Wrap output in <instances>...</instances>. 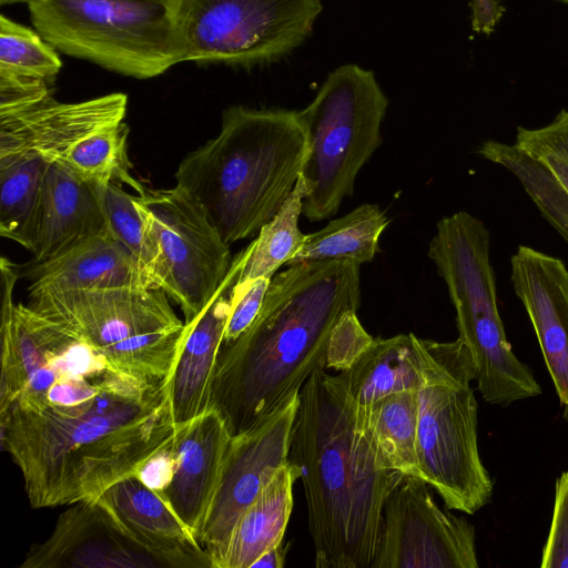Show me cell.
I'll return each instance as SVG.
<instances>
[{
    "mask_svg": "<svg viewBox=\"0 0 568 568\" xmlns=\"http://www.w3.org/2000/svg\"><path fill=\"white\" fill-rule=\"evenodd\" d=\"M388 219L377 204L365 203L323 229L306 234L301 250L286 263L352 261L372 262Z\"/></svg>",
    "mask_w": 568,
    "mask_h": 568,
    "instance_id": "484cf974",
    "label": "cell"
},
{
    "mask_svg": "<svg viewBox=\"0 0 568 568\" xmlns=\"http://www.w3.org/2000/svg\"><path fill=\"white\" fill-rule=\"evenodd\" d=\"M129 126L120 122L98 130L77 142L61 161L93 184L124 183L143 194L145 187L135 180L128 156Z\"/></svg>",
    "mask_w": 568,
    "mask_h": 568,
    "instance_id": "f1b7e54d",
    "label": "cell"
},
{
    "mask_svg": "<svg viewBox=\"0 0 568 568\" xmlns=\"http://www.w3.org/2000/svg\"><path fill=\"white\" fill-rule=\"evenodd\" d=\"M557 1H560V2H564V3L568 4V0H557Z\"/></svg>",
    "mask_w": 568,
    "mask_h": 568,
    "instance_id": "f35d334b",
    "label": "cell"
},
{
    "mask_svg": "<svg viewBox=\"0 0 568 568\" xmlns=\"http://www.w3.org/2000/svg\"><path fill=\"white\" fill-rule=\"evenodd\" d=\"M300 405V392L232 436L219 485L199 536L210 555L212 568L223 555L244 511L290 460L293 425Z\"/></svg>",
    "mask_w": 568,
    "mask_h": 568,
    "instance_id": "4fadbf2b",
    "label": "cell"
},
{
    "mask_svg": "<svg viewBox=\"0 0 568 568\" xmlns=\"http://www.w3.org/2000/svg\"><path fill=\"white\" fill-rule=\"evenodd\" d=\"M540 567L568 568V470L556 481L552 519Z\"/></svg>",
    "mask_w": 568,
    "mask_h": 568,
    "instance_id": "836d02e7",
    "label": "cell"
},
{
    "mask_svg": "<svg viewBox=\"0 0 568 568\" xmlns=\"http://www.w3.org/2000/svg\"><path fill=\"white\" fill-rule=\"evenodd\" d=\"M21 568H165L138 544L100 498L72 504Z\"/></svg>",
    "mask_w": 568,
    "mask_h": 568,
    "instance_id": "5bb4252c",
    "label": "cell"
},
{
    "mask_svg": "<svg viewBox=\"0 0 568 568\" xmlns=\"http://www.w3.org/2000/svg\"><path fill=\"white\" fill-rule=\"evenodd\" d=\"M160 246L156 286L175 301L190 323L226 277L232 256L202 206L183 189L150 190L136 195Z\"/></svg>",
    "mask_w": 568,
    "mask_h": 568,
    "instance_id": "8fae6325",
    "label": "cell"
},
{
    "mask_svg": "<svg viewBox=\"0 0 568 568\" xmlns=\"http://www.w3.org/2000/svg\"><path fill=\"white\" fill-rule=\"evenodd\" d=\"M374 337L361 324L357 312L345 313L334 326L325 353V368L348 369L369 347Z\"/></svg>",
    "mask_w": 568,
    "mask_h": 568,
    "instance_id": "1f68e13d",
    "label": "cell"
},
{
    "mask_svg": "<svg viewBox=\"0 0 568 568\" xmlns=\"http://www.w3.org/2000/svg\"><path fill=\"white\" fill-rule=\"evenodd\" d=\"M29 1L30 0H0V4L6 6V4H13V3H22V2L28 3Z\"/></svg>",
    "mask_w": 568,
    "mask_h": 568,
    "instance_id": "74e56055",
    "label": "cell"
},
{
    "mask_svg": "<svg viewBox=\"0 0 568 568\" xmlns=\"http://www.w3.org/2000/svg\"><path fill=\"white\" fill-rule=\"evenodd\" d=\"M428 484L403 476L383 509L379 544L369 568H477L475 529L442 510Z\"/></svg>",
    "mask_w": 568,
    "mask_h": 568,
    "instance_id": "7c38bea8",
    "label": "cell"
},
{
    "mask_svg": "<svg viewBox=\"0 0 568 568\" xmlns=\"http://www.w3.org/2000/svg\"><path fill=\"white\" fill-rule=\"evenodd\" d=\"M128 97L113 92L81 102H59L53 95L0 115V158L36 153L61 160L77 142L122 122Z\"/></svg>",
    "mask_w": 568,
    "mask_h": 568,
    "instance_id": "2e32d148",
    "label": "cell"
},
{
    "mask_svg": "<svg viewBox=\"0 0 568 568\" xmlns=\"http://www.w3.org/2000/svg\"><path fill=\"white\" fill-rule=\"evenodd\" d=\"M99 498L165 568H212L210 555L195 535L141 475L115 483Z\"/></svg>",
    "mask_w": 568,
    "mask_h": 568,
    "instance_id": "d6986e66",
    "label": "cell"
},
{
    "mask_svg": "<svg viewBox=\"0 0 568 568\" xmlns=\"http://www.w3.org/2000/svg\"><path fill=\"white\" fill-rule=\"evenodd\" d=\"M49 162L36 153L0 158V235L27 250Z\"/></svg>",
    "mask_w": 568,
    "mask_h": 568,
    "instance_id": "4316f807",
    "label": "cell"
},
{
    "mask_svg": "<svg viewBox=\"0 0 568 568\" xmlns=\"http://www.w3.org/2000/svg\"><path fill=\"white\" fill-rule=\"evenodd\" d=\"M53 95V83L0 73V115L30 106Z\"/></svg>",
    "mask_w": 568,
    "mask_h": 568,
    "instance_id": "e575fe53",
    "label": "cell"
},
{
    "mask_svg": "<svg viewBox=\"0 0 568 568\" xmlns=\"http://www.w3.org/2000/svg\"><path fill=\"white\" fill-rule=\"evenodd\" d=\"M306 138L297 111L233 105L219 134L181 161L176 185L231 245L270 222L302 171Z\"/></svg>",
    "mask_w": 568,
    "mask_h": 568,
    "instance_id": "277c9868",
    "label": "cell"
},
{
    "mask_svg": "<svg viewBox=\"0 0 568 568\" xmlns=\"http://www.w3.org/2000/svg\"><path fill=\"white\" fill-rule=\"evenodd\" d=\"M304 196L305 186L300 176L281 210L260 230L257 237L240 252L242 265L236 283L257 277L272 278L301 250L306 236L298 227Z\"/></svg>",
    "mask_w": 568,
    "mask_h": 568,
    "instance_id": "83f0119b",
    "label": "cell"
},
{
    "mask_svg": "<svg viewBox=\"0 0 568 568\" xmlns=\"http://www.w3.org/2000/svg\"><path fill=\"white\" fill-rule=\"evenodd\" d=\"M271 280L272 278L267 277H257L233 285L230 295L231 306L223 344L235 341L256 318L263 305Z\"/></svg>",
    "mask_w": 568,
    "mask_h": 568,
    "instance_id": "d6a6232c",
    "label": "cell"
},
{
    "mask_svg": "<svg viewBox=\"0 0 568 568\" xmlns=\"http://www.w3.org/2000/svg\"><path fill=\"white\" fill-rule=\"evenodd\" d=\"M287 554V546H283V542L268 549L262 554L258 559L253 564V567H271L282 568L285 565V558Z\"/></svg>",
    "mask_w": 568,
    "mask_h": 568,
    "instance_id": "8d00e7d4",
    "label": "cell"
},
{
    "mask_svg": "<svg viewBox=\"0 0 568 568\" xmlns=\"http://www.w3.org/2000/svg\"><path fill=\"white\" fill-rule=\"evenodd\" d=\"M175 432L171 376L148 383L112 368L85 402L19 398L0 413L1 448L19 467L36 509L95 499L142 475Z\"/></svg>",
    "mask_w": 568,
    "mask_h": 568,
    "instance_id": "6da1fadb",
    "label": "cell"
},
{
    "mask_svg": "<svg viewBox=\"0 0 568 568\" xmlns=\"http://www.w3.org/2000/svg\"><path fill=\"white\" fill-rule=\"evenodd\" d=\"M124 286L155 288L131 253L108 230L37 263L29 292Z\"/></svg>",
    "mask_w": 568,
    "mask_h": 568,
    "instance_id": "7402d4cb",
    "label": "cell"
},
{
    "mask_svg": "<svg viewBox=\"0 0 568 568\" xmlns=\"http://www.w3.org/2000/svg\"><path fill=\"white\" fill-rule=\"evenodd\" d=\"M241 265L239 253L209 303L190 323H184L182 345L171 374V403L176 426L210 408L212 381L230 314L231 290Z\"/></svg>",
    "mask_w": 568,
    "mask_h": 568,
    "instance_id": "ffe728a7",
    "label": "cell"
},
{
    "mask_svg": "<svg viewBox=\"0 0 568 568\" xmlns=\"http://www.w3.org/2000/svg\"><path fill=\"white\" fill-rule=\"evenodd\" d=\"M29 297L32 310L92 349L110 368L148 383L172 374L184 323L163 288L52 291Z\"/></svg>",
    "mask_w": 568,
    "mask_h": 568,
    "instance_id": "52a82bcc",
    "label": "cell"
},
{
    "mask_svg": "<svg viewBox=\"0 0 568 568\" xmlns=\"http://www.w3.org/2000/svg\"><path fill=\"white\" fill-rule=\"evenodd\" d=\"M511 283L568 420V270L561 260L520 245L511 256Z\"/></svg>",
    "mask_w": 568,
    "mask_h": 568,
    "instance_id": "ac0fdd59",
    "label": "cell"
},
{
    "mask_svg": "<svg viewBox=\"0 0 568 568\" xmlns=\"http://www.w3.org/2000/svg\"><path fill=\"white\" fill-rule=\"evenodd\" d=\"M290 460L300 470L317 568H369L386 499L384 469L339 374L316 369L300 392Z\"/></svg>",
    "mask_w": 568,
    "mask_h": 568,
    "instance_id": "3957f363",
    "label": "cell"
},
{
    "mask_svg": "<svg viewBox=\"0 0 568 568\" xmlns=\"http://www.w3.org/2000/svg\"><path fill=\"white\" fill-rule=\"evenodd\" d=\"M182 62L253 67L300 47L321 0H174Z\"/></svg>",
    "mask_w": 568,
    "mask_h": 568,
    "instance_id": "30bf717a",
    "label": "cell"
},
{
    "mask_svg": "<svg viewBox=\"0 0 568 568\" xmlns=\"http://www.w3.org/2000/svg\"><path fill=\"white\" fill-rule=\"evenodd\" d=\"M232 435L223 416L209 408L176 426L164 453V480L154 489L181 521L200 532L213 501ZM153 488V487H152Z\"/></svg>",
    "mask_w": 568,
    "mask_h": 568,
    "instance_id": "9a60e30c",
    "label": "cell"
},
{
    "mask_svg": "<svg viewBox=\"0 0 568 568\" xmlns=\"http://www.w3.org/2000/svg\"><path fill=\"white\" fill-rule=\"evenodd\" d=\"M414 343L420 375V478L442 497L447 510L475 514L490 501L494 485L478 449L471 356L459 338L436 342L414 334Z\"/></svg>",
    "mask_w": 568,
    "mask_h": 568,
    "instance_id": "5b68a950",
    "label": "cell"
},
{
    "mask_svg": "<svg viewBox=\"0 0 568 568\" xmlns=\"http://www.w3.org/2000/svg\"><path fill=\"white\" fill-rule=\"evenodd\" d=\"M110 233L131 253L154 287L160 246L151 223L136 203V195L118 183L95 184Z\"/></svg>",
    "mask_w": 568,
    "mask_h": 568,
    "instance_id": "f546056e",
    "label": "cell"
},
{
    "mask_svg": "<svg viewBox=\"0 0 568 568\" xmlns=\"http://www.w3.org/2000/svg\"><path fill=\"white\" fill-rule=\"evenodd\" d=\"M338 374L348 395L359 407L394 393L417 390L420 375L414 334L374 338L359 358Z\"/></svg>",
    "mask_w": 568,
    "mask_h": 568,
    "instance_id": "cb8c5ba5",
    "label": "cell"
},
{
    "mask_svg": "<svg viewBox=\"0 0 568 568\" xmlns=\"http://www.w3.org/2000/svg\"><path fill=\"white\" fill-rule=\"evenodd\" d=\"M387 105L374 72L347 63L332 71L313 101L297 111L306 138L302 214L310 222L333 216L353 195L356 175L381 144Z\"/></svg>",
    "mask_w": 568,
    "mask_h": 568,
    "instance_id": "ba28073f",
    "label": "cell"
},
{
    "mask_svg": "<svg viewBox=\"0 0 568 568\" xmlns=\"http://www.w3.org/2000/svg\"><path fill=\"white\" fill-rule=\"evenodd\" d=\"M355 407L381 466L402 476L420 478L417 390L394 393L368 406Z\"/></svg>",
    "mask_w": 568,
    "mask_h": 568,
    "instance_id": "d4e9b609",
    "label": "cell"
},
{
    "mask_svg": "<svg viewBox=\"0 0 568 568\" xmlns=\"http://www.w3.org/2000/svg\"><path fill=\"white\" fill-rule=\"evenodd\" d=\"M428 256L446 283L458 338L471 356L483 399L506 407L540 395L532 372L517 358L506 337L484 223L465 211L443 217Z\"/></svg>",
    "mask_w": 568,
    "mask_h": 568,
    "instance_id": "8992f818",
    "label": "cell"
},
{
    "mask_svg": "<svg viewBox=\"0 0 568 568\" xmlns=\"http://www.w3.org/2000/svg\"><path fill=\"white\" fill-rule=\"evenodd\" d=\"M471 27L476 32L489 36L505 12L499 0H471Z\"/></svg>",
    "mask_w": 568,
    "mask_h": 568,
    "instance_id": "d590c367",
    "label": "cell"
},
{
    "mask_svg": "<svg viewBox=\"0 0 568 568\" xmlns=\"http://www.w3.org/2000/svg\"><path fill=\"white\" fill-rule=\"evenodd\" d=\"M300 476L291 460L276 470L240 518L214 568H252L262 554L283 542Z\"/></svg>",
    "mask_w": 568,
    "mask_h": 568,
    "instance_id": "603a6c76",
    "label": "cell"
},
{
    "mask_svg": "<svg viewBox=\"0 0 568 568\" xmlns=\"http://www.w3.org/2000/svg\"><path fill=\"white\" fill-rule=\"evenodd\" d=\"M174 0H30L33 28L58 51L145 80L182 63Z\"/></svg>",
    "mask_w": 568,
    "mask_h": 568,
    "instance_id": "9c48e42d",
    "label": "cell"
},
{
    "mask_svg": "<svg viewBox=\"0 0 568 568\" xmlns=\"http://www.w3.org/2000/svg\"><path fill=\"white\" fill-rule=\"evenodd\" d=\"M108 231L95 184L61 161H50L42 181L29 250L36 263Z\"/></svg>",
    "mask_w": 568,
    "mask_h": 568,
    "instance_id": "44dd1931",
    "label": "cell"
},
{
    "mask_svg": "<svg viewBox=\"0 0 568 568\" xmlns=\"http://www.w3.org/2000/svg\"><path fill=\"white\" fill-rule=\"evenodd\" d=\"M61 68L58 50L34 28L0 16V73L53 83Z\"/></svg>",
    "mask_w": 568,
    "mask_h": 568,
    "instance_id": "4dcf8cb0",
    "label": "cell"
},
{
    "mask_svg": "<svg viewBox=\"0 0 568 568\" xmlns=\"http://www.w3.org/2000/svg\"><path fill=\"white\" fill-rule=\"evenodd\" d=\"M359 266L352 261L303 262L272 277L256 318L222 345L214 372L210 408L223 416L232 436L325 368L334 326L361 306Z\"/></svg>",
    "mask_w": 568,
    "mask_h": 568,
    "instance_id": "7a4b0ae2",
    "label": "cell"
},
{
    "mask_svg": "<svg viewBox=\"0 0 568 568\" xmlns=\"http://www.w3.org/2000/svg\"><path fill=\"white\" fill-rule=\"evenodd\" d=\"M478 152L517 178L568 243V110L545 126H519L514 144L486 141Z\"/></svg>",
    "mask_w": 568,
    "mask_h": 568,
    "instance_id": "e0dca14e",
    "label": "cell"
}]
</instances>
